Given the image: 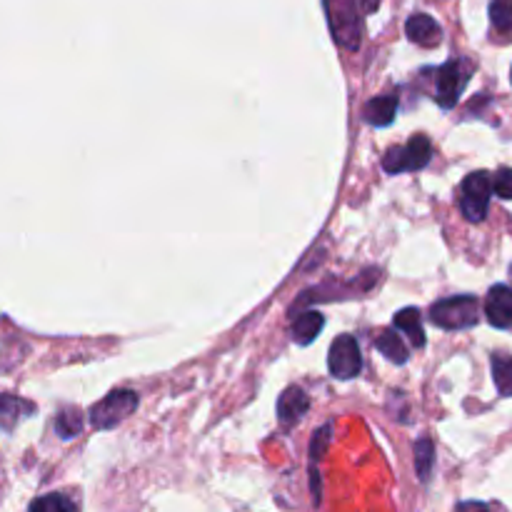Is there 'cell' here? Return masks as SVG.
Here are the masks:
<instances>
[{"label": "cell", "mask_w": 512, "mask_h": 512, "mask_svg": "<svg viewBox=\"0 0 512 512\" xmlns=\"http://www.w3.org/2000/svg\"><path fill=\"white\" fill-rule=\"evenodd\" d=\"M470 78V65L463 60H448L438 68V90H435V100L440 108H453L463 95L465 85Z\"/></svg>", "instance_id": "52a82bcc"}, {"label": "cell", "mask_w": 512, "mask_h": 512, "mask_svg": "<svg viewBox=\"0 0 512 512\" xmlns=\"http://www.w3.org/2000/svg\"><path fill=\"white\" fill-rule=\"evenodd\" d=\"M393 325L410 338V343L415 348H423L425 345V330H423V318H420L418 308H403L400 313H395Z\"/></svg>", "instance_id": "5bb4252c"}, {"label": "cell", "mask_w": 512, "mask_h": 512, "mask_svg": "<svg viewBox=\"0 0 512 512\" xmlns=\"http://www.w3.org/2000/svg\"><path fill=\"white\" fill-rule=\"evenodd\" d=\"M375 348H378L380 353H383L385 358L395 365L408 363V358H410L408 345L403 343V338H400L395 330H383V333H380V338L375 340Z\"/></svg>", "instance_id": "9a60e30c"}, {"label": "cell", "mask_w": 512, "mask_h": 512, "mask_svg": "<svg viewBox=\"0 0 512 512\" xmlns=\"http://www.w3.org/2000/svg\"><path fill=\"white\" fill-rule=\"evenodd\" d=\"M35 413V405L28 403L23 398H15V395H3L0 393V428L13 430L20 420H25L28 415Z\"/></svg>", "instance_id": "7c38bea8"}, {"label": "cell", "mask_w": 512, "mask_h": 512, "mask_svg": "<svg viewBox=\"0 0 512 512\" xmlns=\"http://www.w3.org/2000/svg\"><path fill=\"white\" fill-rule=\"evenodd\" d=\"M83 430V413L78 408H65L60 410L55 418V433L63 440H73Z\"/></svg>", "instance_id": "ac0fdd59"}, {"label": "cell", "mask_w": 512, "mask_h": 512, "mask_svg": "<svg viewBox=\"0 0 512 512\" xmlns=\"http://www.w3.org/2000/svg\"><path fill=\"white\" fill-rule=\"evenodd\" d=\"M328 440H330V425H325V428H320L318 433L313 435V443H310V465H315L320 458H323L325 448H328Z\"/></svg>", "instance_id": "7402d4cb"}, {"label": "cell", "mask_w": 512, "mask_h": 512, "mask_svg": "<svg viewBox=\"0 0 512 512\" xmlns=\"http://www.w3.org/2000/svg\"><path fill=\"white\" fill-rule=\"evenodd\" d=\"M323 328H325L323 315H320L318 310H308V313L295 318L293 328H290V335H293V340L298 345H310L320 333H323Z\"/></svg>", "instance_id": "4fadbf2b"}, {"label": "cell", "mask_w": 512, "mask_h": 512, "mask_svg": "<svg viewBox=\"0 0 512 512\" xmlns=\"http://www.w3.org/2000/svg\"><path fill=\"white\" fill-rule=\"evenodd\" d=\"M435 468V445L433 440L423 438L415 443V470H418V478L423 483H428L430 475H433Z\"/></svg>", "instance_id": "e0dca14e"}, {"label": "cell", "mask_w": 512, "mask_h": 512, "mask_svg": "<svg viewBox=\"0 0 512 512\" xmlns=\"http://www.w3.org/2000/svg\"><path fill=\"white\" fill-rule=\"evenodd\" d=\"M398 113V98L395 95H378V98L368 100L363 108V120L375 128H388Z\"/></svg>", "instance_id": "8fae6325"}, {"label": "cell", "mask_w": 512, "mask_h": 512, "mask_svg": "<svg viewBox=\"0 0 512 512\" xmlns=\"http://www.w3.org/2000/svg\"><path fill=\"white\" fill-rule=\"evenodd\" d=\"M325 13H328L333 38L345 50H358L363 40V13L353 0H325Z\"/></svg>", "instance_id": "6da1fadb"}, {"label": "cell", "mask_w": 512, "mask_h": 512, "mask_svg": "<svg viewBox=\"0 0 512 512\" xmlns=\"http://www.w3.org/2000/svg\"><path fill=\"white\" fill-rule=\"evenodd\" d=\"M455 512H490V505L485 503H460Z\"/></svg>", "instance_id": "603a6c76"}, {"label": "cell", "mask_w": 512, "mask_h": 512, "mask_svg": "<svg viewBox=\"0 0 512 512\" xmlns=\"http://www.w3.org/2000/svg\"><path fill=\"white\" fill-rule=\"evenodd\" d=\"M495 388L503 398H512V358L510 355H493Z\"/></svg>", "instance_id": "d6986e66"}, {"label": "cell", "mask_w": 512, "mask_h": 512, "mask_svg": "<svg viewBox=\"0 0 512 512\" xmlns=\"http://www.w3.org/2000/svg\"><path fill=\"white\" fill-rule=\"evenodd\" d=\"M493 190L498 198L512 200V168H500L493 178Z\"/></svg>", "instance_id": "44dd1931"}, {"label": "cell", "mask_w": 512, "mask_h": 512, "mask_svg": "<svg viewBox=\"0 0 512 512\" xmlns=\"http://www.w3.org/2000/svg\"><path fill=\"white\" fill-rule=\"evenodd\" d=\"M328 368L330 375L338 380L358 378L360 370H363V355H360V345L353 335H340V338L330 345Z\"/></svg>", "instance_id": "8992f818"}, {"label": "cell", "mask_w": 512, "mask_h": 512, "mask_svg": "<svg viewBox=\"0 0 512 512\" xmlns=\"http://www.w3.org/2000/svg\"><path fill=\"white\" fill-rule=\"evenodd\" d=\"M490 23L500 38H512V0H493L490 3Z\"/></svg>", "instance_id": "2e32d148"}, {"label": "cell", "mask_w": 512, "mask_h": 512, "mask_svg": "<svg viewBox=\"0 0 512 512\" xmlns=\"http://www.w3.org/2000/svg\"><path fill=\"white\" fill-rule=\"evenodd\" d=\"M485 318L493 328H512V288L508 285H493L485 298Z\"/></svg>", "instance_id": "ba28073f"}, {"label": "cell", "mask_w": 512, "mask_h": 512, "mask_svg": "<svg viewBox=\"0 0 512 512\" xmlns=\"http://www.w3.org/2000/svg\"><path fill=\"white\" fill-rule=\"evenodd\" d=\"M430 320L443 330H468L478 325L480 308L473 295H455L433 305Z\"/></svg>", "instance_id": "7a4b0ae2"}, {"label": "cell", "mask_w": 512, "mask_h": 512, "mask_svg": "<svg viewBox=\"0 0 512 512\" xmlns=\"http://www.w3.org/2000/svg\"><path fill=\"white\" fill-rule=\"evenodd\" d=\"M135 408H138V395L133 390H115L90 408V423L95 430H110L130 418Z\"/></svg>", "instance_id": "277c9868"}, {"label": "cell", "mask_w": 512, "mask_h": 512, "mask_svg": "<svg viewBox=\"0 0 512 512\" xmlns=\"http://www.w3.org/2000/svg\"><path fill=\"white\" fill-rule=\"evenodd\" d=\"M308 408H310L308 393H305L303 388H298V385H293V388L285 390L278 400L280 423H283L285 428H290V425H295L305 413H308Z\"/></svg>", "instance_id": "30bf717a"}, {"label": "cell", "mask_w": 512, "mask_h": 512, "mask_svg": "<svg viewBox=\"0 0 512 512\" xmlns=\"http://www.w3.org/2000/svg\"><path fill=\"white\" fill-rule=\"evenodd\" d=\"M28 512H78V508H75L73 500L65 498V495L50 493L43 495V498H35L33 503H30Z\"/></svg>", "instance_id": "ffe728a7"}, {"label": "cell", "mask_w": 512, "mask_h": 512, "mask_svg": "<svg viewBox=\"0 0 512 512\" xmlns=\"http://www.w3.org/2000/svg\"><path fill=\"white\" fill-rule=\"evenodd\" d=\"M490 193H493V178L485 170L470 173L463 183V200H460V210L470 223H480L485 220L490 208Z\"/></svg>", "instance_id": "5b68a950"}, {"label": "cell", "mask_w": 512, "mask_h": 512, "mask_svg": "<svg viewBox=\"0 0 512 512\" xmlns=\"http://www.w3.org/2000/svg\"><path fill=\"white\" fill-rule=\"evenodd\" d=\"M433 158V145L425 135H413L405 145L390 148L383 158L385 173H410V170H423Z\"/></svg>", "instance_id": "3957f363"}, {"label": "cell", "mask_w": 512, "mask_h": 512, "mask_svg": "<svg viewBox=\"0 0 512 512\" xmlns=\"http://www.w3.org/2000/svg\"><path fill=\"white\" fill-rule=\"evenodd\" d=\"M405 35L413 40L415 45H423V48H435L443 40V28L435 18L425 13L410 15L408 23H405Z\"/></svg>", "instance_id": "9c48e42d"}, {"label": "cell", "mask_w": 512, "mask_h": 512, "mask_svg": "<svg viewBox=\"0 0 512 512\" xmlns=\"http://www.w3.org/2000/svg\"><path fill=\"white\" fill-rule=\"evenodd\" d=\"M355 5H358V10L363 15H368V13H375V10H378V5H380V0H353Z\"/></svg>", "instance_id": "cb8c5ba5"}]
</instances>
